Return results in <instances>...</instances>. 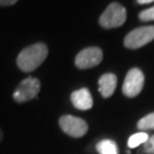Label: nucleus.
<instances>
[{"instance_id": "5", "label": "nucleus", "mask_w": 154, "mask_h": 154, "mask_svg": "<svg viewBox=\"0 0 154 154\" xmlns=\"http://www.w3.org/2000/svg\"><path fill=\"white\" fill-rule=\"evenodd\" d=\"M144 80L145 78H144V73L142 72V70H139L137 67L129 70L125 79L123 86H122L123 95L129 98L138 96L143 90Z\"/></svg>"}, {"instance_id": "12", "label": "nucleus", "mask_w": 154, "mask_h": 154, "mask_svg": "<svg viewBox=\"0 0 154 154\" xmlns=\"http://www.w3.org/2000/svg\"><path fill=\"white\" fill-rule=\"evenodd\" d=\"M137 128L140 131H146V130L154 129V113H149L146 116L142 118L137 122Z\"/></svg>"}, {"instance_id": "13", "label": "nucleus", "mask_w": 154, "mask_h": 154, "mask_svg": "<svg viewBox=\"0 0 154 154\" xmlns=\"http://www.w3.org/2000/svg\"><path fill=\"white\" fill-rule=\"evenodd\" d=\"M139 20L143 22H149V21H154V6L151 8H147L145 11L139 13Z\"/></svg>"}, {"instance_id": "15", "label": "nucleus", "mask_w": 154, "mask_h": 154, "mask_svg": "<svg viewBox=\"0 0 154 154\" xmlns=\"http://www.w3.org/2000/svg\"><path fill=\"white\" fill-rule=\"evenodd\" d=\"M18 0H0V6H11L16 4Z\"/></svg>"}, {"instance_id": "3", "label": "nucleus", "mask_w": 154, "mask_h": 154, "mask_svg": "<svg viewBox=\"0 0 154 154\" xmlns=\"http://www.w3.org/2000/svg\"><path fill=\"white\" fill-rule=\"evenodd\" d=\"M154 40V26H140L129 32L123 40V44L129 49H138Z\"/></svg>"}, {"instance_id": "6", "label": "nucleus", "mask_w": 154, "mask_h": 154, "mask_svg": "<svg viewBox=\"0 0 154 154\" xmlns=\"http://www.w3.org/2000/svg\"><path fill=\"white\" fill-rule=\"evenodd\" d=\"M60 127L66 135L74 138H80L88 131L87 122L73 116H63L60 118Z\"/></svg>"}, {"instance_id": "2", "label": "nucleus", "mask_w": 154, "mask_h": 154, "mask_svg": "<svg viewBox=\"0 0 154 154\" xmlns=\"http://www.w3.org/2000/svg\"><path fill=\"white\" fill-rule=\"evenodd\" d=\"M127 11L119 2H112L103 11L99 17V24L104 29H113L121 26L126 22Z\"/></svg>"}, {"instance_id": "8", "label": "nucleus", "mask_w": 154, "mask_h": 154, "mask_svg": "<svg viewBox=\"0 0 154 154\" xmlns=\"http://www.w3.org/2000/svg\"><path fill=\"white\" fill-rule=\"evenodd\" d=\"M71 102L75 109L81 111L90 110L94 104L91 94L87 88H82L73 91L71 94Z\"/></svg>"}, {"instance_id": "11", "label": "nucleus", "mask_w": 154, "mask_h": 154, "mask_svg": "<svg viewBox=\"0 0 154 154\" xmlns=\"http://www.w3.org/2000/svg\"><path fill=\"white\" fill-rule=\"evenodd\" d=\"M149 135L144 131L134 134V135L130 136L129 139H128V146H129L130 149H135V147H137L139 145L146 143V140L149 139Z\"/></svg>"}, {"instance_id": "10", "label": "nucleus", "mask_w": 154, "mask_h": 154, "mask_svg": "<svg viewBox=\"0 0 154 154\" xmlns=\"http://www.w3.org/2000/svg\"><path fill=\"white\" fill-rule=\"evenodd\" d=\"M96 149L99 154H118V146L116 142L111 139H103L97 143Z\"/></svg>"}, {"instance_id": "7", "label": "nucleus", "mask_w": 154, "mask_h": 154, "mask_svg": "<svg viewBox=\"0 0 154 154\" xmlns=\"http://www.w3.org/2000/svg\"><path fill=\"white\" fill-rule=\"evenodd\" d=\"M103 60V51L98 47H88L82 49L75 56V66L86 70L97 66Z\"/></svg>"}, {"instance_id": "4", "label": "nucleus", "mask_w": 154, "mask_h": 154, "mask_svg": "<svg viewBox=\"0 0 154 154\" xmlns=\"http://www.w3.org/2000/svg\"><path fill=\"white\" fill-rule=\"evenodd\" d=\"M41 83L37 78L29 77L24 79L22 82L16 87L13 94V98L17 103H25L31 99L35 98L40 91Z\"/></svg>"}, {"instance_id": "16", "label": "nucleus", "mask_w": 154, "mask_h": 154, "mask_svg": "<svg viewBox=\"0 0 154 154\" xmlns=\"http://www.w3.org/2000/svg\"><path fill=\"white\" fill-rule=\"evenodd\" d=\"M154 0H137V2L139 5H146V4H151Z\"/></svg>"}, {"instance_id": "17", "label": "nucleus", "mask_w": 154, "mask_h": 154, "mask_svg": "<svg viewBox=\"0 0 154 154\" xmlns=\"http://www.w3.org/2000/svg\"><path fill=\"white\" fill-rule=\"evenodd\" d=\"M2 139H4V132H2V130L0 129V143L2 142Z\"/></svg>"}, {"instance_id": "9", "label": "nucleus", "mask_w": 154, "mask_h": 154, "mask_svg": "<svg viewBox=\"0 0 154 154\" xmlns=\"http://www.w3.org/2000/svg\"><path fill=\"white\" fill-rule=\"evenodd\" d=\"M116 83H118V79H116V74H113V73L103 74L98 80V90L100 95L104 98H110L116 91Z\"/></svg>"}, {"instance_id": "1", "label": "nucleus", "mask_w": 154, "mask_h": 154, "mask_svg": "<svg viewBox=\"0 0 154 154\" xmlns=\"http://www.w3.org/2000/svg\"><path fill=\"white\" fill-rule=\"evenodd\" d=\"M48 47L42 42L29 46L17 56V66L23 72H32L37 70L47 58Z\"/></svg>"}, {"instance_id": "14", "label": "nucleus", "mask_w": 154, "mask_h": 154, "mask_svg": "<svg viewBox=\"0 0 154 154\" xmlns=\"http://www.w3.org/2000/svg\"><path fill=\"white\" fill-rule=\"evenodd\" d=\"M144 152L147 154L154 153V135L149 137V139L146 140V143L143 144Z\"/></svg>"}]
</instances>
